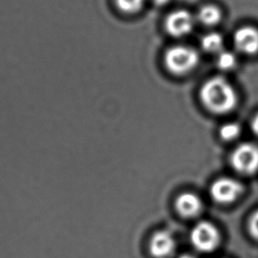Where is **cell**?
<instances>
[{"instance_id":"6da1fadb","label":"cell","mask_w":258,"mask_h":258,"mask_svg":"<svg viewBox=\"0 0 258 258\" xmlns=\"http://www.w3.org/2000/svg\"><path fill=\"white\" fill-rule=\"evenodd\" d=\"M201 100L209 111L224 114L236 106L237 94L233 87L222 77L209 80L201 90Z\"/></svg>"},{"instance_id":"7a4b0ae2","label":"cell","mask_w":258,"mask_h":258,"mask_svg":"<svg viewBox=\"0 0 258 258\" xmlns=\"http://www.w3.org/2000/svg\"><path fill=\"white\" fill-rule=\"evenodd\" d=\"M165 64L170 72L184 75L193 70L199 62L198 51L187 46H174L165 54Z\"/></svg>"},{"instance_id":"3957f363","label":"cell","mask_w":258,"mask_h":258,"mask_svg":"<svg viewBox=\"0 0 258 258\" xmlns=\"http://www.w3.org/2000/svg\"><path fill=\"white\" fill-rule=\"evenodd\" d=\"M194 247L200 252L209 253L218 247L221 236L219 229L212 223L202 221L194 226L190 234Z\"/></svg>"},{"instance_id":"277c9868","label":"cell","mask_w":258,"mask_h":258,"mask_svg":"<svg viewBox=\"0 0 258 258\" xmlns=\"http://www.w3.org/2000/svg\"><path fill=\"white\" fill-rule=\"evenodd\" d=\"M231 164L241 174H254L258 171V147L255 144H240L231 155Z\"/></svg>"},{"instance_id":"5b68a950","label":"cell","mask_w":258,"mask_h":258,"mask_svg":"<svg viewBox=\"0 0 258 258\" xmlns=\"http://www.w3.org/2000/svg\"><path fill=\"white\" fill-rule=\"evenodd\" d=\"M210 192L214 201L227 205L235 201L240 197L243 192V186L235 179L224 177L212 183Z\"/></svg>"},{"instance_id":"8992f818","label":"cell","mask_w":258,"mask_h":258,"mask_svg":"<svg viewBox=\"0 0 258 258\" xmlns=\"http://www.w3.org/2000/svg\"><path fill=\"white\" fill-rule=\"evenodd\" d=\"M194 23L193 16L190 13L185 10H178L173 12L167 17L165 28L167 32L172 36L181 37L191 32Z\"/></svg>"},{"instance_id":"52a82bcc","label":"cell","mask_w":258,"mask_h":258,"mask_svg":"<svg viewBox=\"0 0 258 258\" xmlns=\"http://www.w3.org/2000/svg\"><path fill=\"white\" fill-rule=\"evenodd\" d=\"M233 43L241 53L254 54L258 51V30L252 27H243L233 36Z\"/></svg>"},{"instance_id":"ba28073f","label":"cell","mask_w":258,"mask_h":258,"mask_svg":"<svg viewBox=\"0 0 258 258\" xmlns=\"http://www.w3.org/2000/svg\"><path fill=\"white\" fill-rule=\"evenodd\" d=\"M175 248V240L167 231H158L154 233L150 243V250L157 258L168 257Z\"/></svg>"},{"instance_id":"9c48e42d","label":"cell","mask_w":258,"mask_h":258,"mask_svg":"<svg viewBox=\"0 0 258 258\" xmlns=\"http://www.w3.org/2000/svg\"><path fill=\"white\" fill-rule=\"evenodd\" d=\"M177 211L184 218H194L201 212L203 203L197 195L183 193L176 199Z\"/></svg>"},{"instance_id":"30bf717a","label":"cell","mask_w":258,"mask_h":258,"mask_svg":"<svg viewBox=\"0 0 258 258\" xmlns=\"http://www.w3.org/2000/svg\"><path fill=\"white\" fill-rule=\"evenodd\" d=\"M198 18L205 25L214 26L220 22L221 12L215 6H205L200 9Z\"/></svg>"},{"instance_id":"8fae6325","label":"cell","mask_w":258,"mask_h":258,"mask_svg":"<svg viewBox=\"0 0 258 258\" xmlns=\"http://www.w3.org/2000/svg\"><path fill=\"white\" fill-rule=\"evenodd\" d=\"M222 36L219 33H210L203 37L202 46L204 50L210 53H219L222 51L223 48Z\"/></svg>"},{"instance_id":"7c38bea8","label":"cell","mask_w":258,"mask_h":258,"mask_svg":"<svg viewBox=\"0 0 258 258\" xmlns=\"http://www.w3.org/2000/svg\"><path fill=\"white\" fill-rule=\"evenodd\" d=\"M236 57L233 52L228 50H222L221 52H219L217 59V64L219 69L226 71L231 70L236 66Z\"/></svg>"},{"instance_id":"4fadbf2b","label":"cell","mask_w":258,"mask_h":258,"mask_svg":"<svg viewBox=\"0 0 258 258\" xmlns=\"http://www.w3.org/2000/svg\"><path fill=\"white\" fill-rule=\"evenodd\" d=\"M240 126L237 123H227L222 125L219 130V135L225 141H233L240 136Z\"/></svg>"},{"instance_id":"5bb4252c","label":"cell","mask_w":258,"mask_h":258,"mask_svg":"<svg viewBox=\"0 0 258 258\" xmlns=\"http://www.w3.org/2000/svg\"><path fill=\"white\" fill-rule=\"evenodd\" d=\"M116 5L120 11L126 14H134L142 8L144 0H116Z\"/></svg>"},{"instance_id":"9a60e30c","label":"cell","mask_w":258,"mask_h":258,"mask_svg":"<svg viewBox=\"0 0 258 258\" xmlns=\"http://www.w3.org/2000/svg\"><path fill=\"white\" fill-rule=\"evenodd\" d=\"M248 230L252 237L258 240V211L251 216L248 222Z\"/></svg>"},{"instance_id":"2e32d148","label":"cell","mask_w":258,"mask_h":258,"mask_svg":"<svg viewBox=\"0 0 258 258\" xmlns=\"http://www.w3.org/2000/svg\"><path fill=\"white\" fill-rule=\"evenodd\" d=\"M251 126H252V130H253L254 135L258 137V114L253 118Z\"/></svg>"},{"instance_id":"e0dca14e","label":"cell","mask_w":258,"mask_h":258,"mask_svg":"<svg viewBox=\"0 0 258 258\" xmlns=\"http://www.w3.org/2000/svg\"><path fill=\"white\" fill-rule=\"evenodd\" d=\"M153 2H154V4L157 5V6L161 7V6L167 4L169 2V0H153Z\"/></svg>"},{"instance_id":"ac0fdd59","label":"cell","mask_w":258,"mask_h":258,"mask_svg":"<svg viewBox=\"0 0 258 258\" xmlns=\"http://www.w3.org/2000/svg\"><path fill=\"white\" fill-rule=\"evenodd\" d=\"M179 258H197L196 256H194L192 254H182L181 256H179Z\"/></svg>"}]
</instances>
